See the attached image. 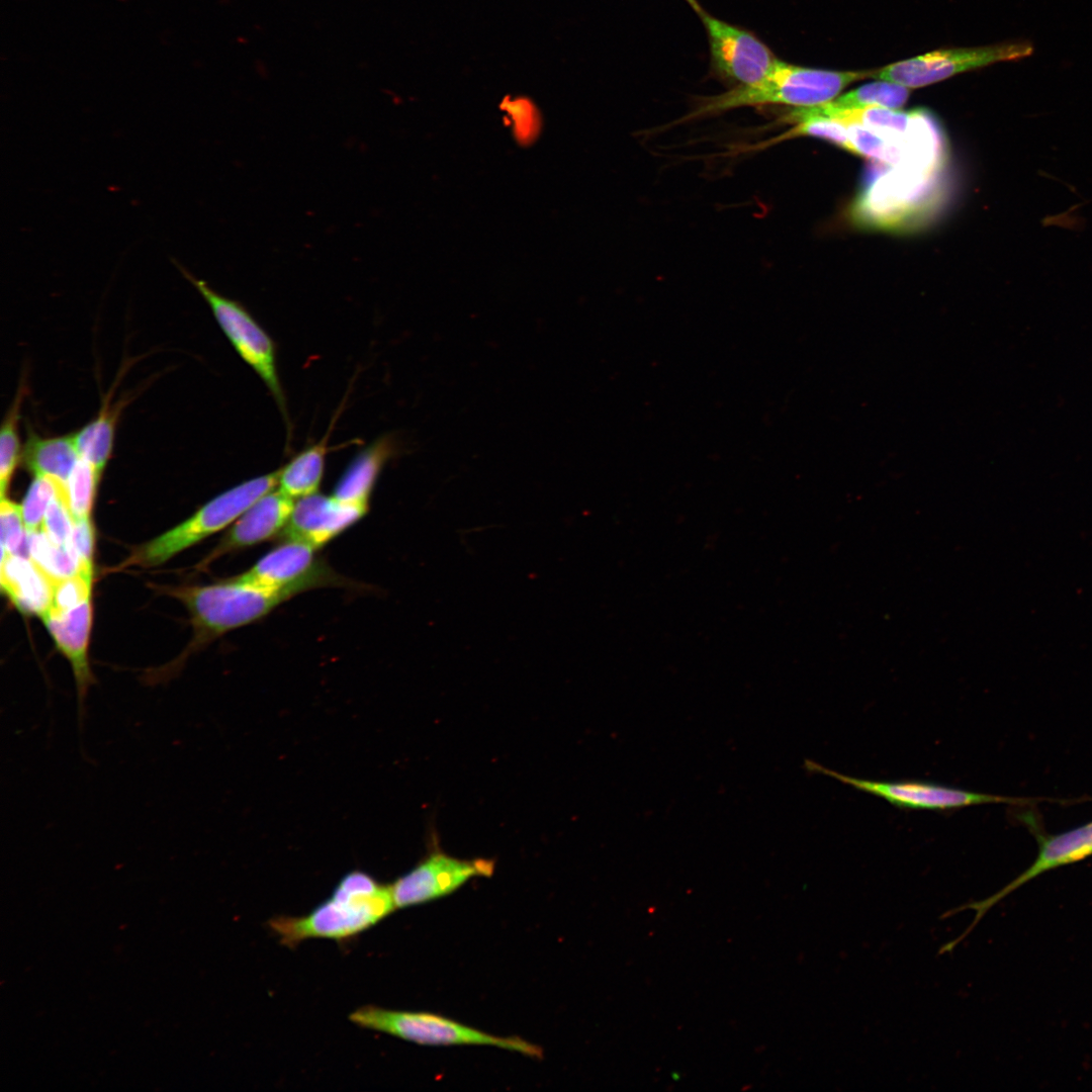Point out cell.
<instances>
[{
  "mask_svg": "<svg viewBox=\"0 0 1092 1092\" xmlns=\"http://www.w3.org/2000/svg\"><path fill=\"white\" fill-rule=\"evenodd\" d=\"M349 1019L368 1028L423 1045H485L541 1059L542 1049L517 1036L502 1037L464 1025L450 1018L428 1013L388 1010L363 1006Z\"/></svg>",
  "mask_w": 1092,
  "mask_h": 1092,
  "instance_id": "cell-3",
  "label": "cell"
},
{
  "mask_svg": "<svg viewBox=\"0 0 1092 1092\" xmlns=\"http://www.w3.org/2000/svg\"><path fill=\"white\" fill-rule=\"evenodd\" d=\"M278 470L246 480L216 495L184 523L143 545L132 557L142 566L159 565L234 523L257 499L277 486Z\"/></svg>",
  "mask_w": 1092,
  "mask_h": 1092,
  "instance_id": "cell-5",
  "label": "cell"
},
{
  "mask_svg": "<svg viewBox=\"0 0 1092 1092\" xmlns=\"http://www.w3.org/2000/svg\"><path fill=\"white\" fill-rule=\"evenodd\" d=\"M66 483L49 476H36L21 506L23 522L28 533L41 530L46 512Z\"/></svg>",
  "mask_w": 1092,
  "mask_h": 1092,
  "instance_id": "cell-25",
  "label": "cell"
},
{
  "mask_svg": "<svg viewBox=\"0 0 1092 1092\" xmlns=\"http://www.w3.org/2000/svg\"><path fill=\"white\" fill-rule=\"evenodd\" d=\"M91 580L82 573L54 580L52 608L67 611L90 600Z\"/></svg>",
  "mask_w": 1092,
  "mask_h": 1092,
  "instance_id": "cell-28",
  "label": "cell"
},
{
  "mask_svg": "<svg viewBox=\"0 0 1092 1092\" xmlns=\"http://www.w3.org/2000/svg\"><path fill=\"white\" fill-rule=\"evenodd\" d=\"M490 859H461L440 850L431 852L408 873L390 885L396 908H405L445 897L475 877L493 873Z\"/></svg>",
  "mask_w": 1092,
  "mask_h": 1092,
  "instance_id": "cell-12",
  "label": "cell"
},
{
  "mask_svg": "<svg viewBox=\"0 0 1092 1092\" xmlns=\"http://www.w3.org/2000/svg\"><path fill=\"white\" fill-rule=\"evenodd\" d=\"M22 394L20 391L6 415L0 433V493L6 497L11 478L20 459L18 417Z\"/></svg>",
  "mask_w": 1092,
  "mask_h": 1092,
  "instance_id": "cell-24",
  "label": "cell"
},
{
  "mask_svg": "<svg viewBox=\"0 0 1092 1092\" xmlns=\"http://www.w3.org/2000/svg\"><path fill=\"white\" fill-rule=\"evenodd\" d=\"M369 507L343 502L318 491L294 502L289 521L280 535L307 543L316 549L360 521Z\"/></svg>",
  "mask_w": 1092,
  "mask_h": 1092,
  "instance_id": "cell-13",
  "label": "cell"
},
{
  "mask_svg": "<svg viewBox=\"0 0 1092 1092\" xmlns=\"http://www.w3.org/2000/svg\"><path fill=\"white\" fill-rule=\"evenodd\" d=\"M394 441L383 436L360 451L339 478L333 494L346 503L367 506L380 473L394 453Z\"/></svg>",
  "mask_w": 1092,
  "mask_h": 1092,
  "instance_id": "cell-17",
  "label": "cell"
},
{
  "mask_svg": "<svg viewBox=\"0 0 1092 1092\" xmlns=\"http://www.w3.org/2000/svg\"><path fill=\"white\" fill-rule=\"evenodd\" d=\"M699 15L709 39L711 67L720 78L737 86H750L762 81L779 62L752 32L704 10Z\"/></svg>",
  "mask_w": 1092,
  "mask_h": 1092,
  "instance_id": "cell-11",
  "label": "cell"
},
{
  "mask_svg": "<svg viewBox=\"0 0 1092 1092\" xmlns=\"http://www.w3.org/2000/svg\"><path fill=\"white\" fill-rule=\"evenodd\" d=\"M0 521L2 553L23 556L28 539L26 540L25 536L21 506L6 497L1 498Z\"/></svg>",
  "mask_w": 1092,
  "mask_h": 1092,
  "instance_id": "cell-26",
  "label": "cell"
},
{
  "mask_svg": "<svg viewBox=\"0 0 1092 1092\" xmlns=\"http://www.w3.org/2000/svg\"><path fill=\"white\" fill-rule=\"evenodd\" d=\"M21 456L25 467L34 477L49 476L64 483L80 459L73 435L51 438L31 435Z\"/></svg>",
  "mask_w": 1092,
  "mask_h": 1092,
  "instance_id": "cell-18",
  "label": "cell"
},
{
  "mask_svg": "<svg viewBox=\"0 0 1092 1092\" xmlns=\"http://www.w3.org/2000/svg\"><path fill=\"white\" fill-rule=\"evenodd\" d=\"M115 422L116 413L104 407L96 419L73 434L80 458L91 463L101 473L112 452Z\"/></svg>",
  "mask_w": 1092,
  "mask_h": 1092,
  "instance_id": "cell-20",
  "label": "cell"
},
{
  "mask_svg": "<svg viewBox=\"0 0 1092 1092\" xmlns=\"http://www.w3.org/2000/svg\"><path fill=\"white\" fill-rule=\"evenodd\" d=\"M1024 823L1031 827L1030 831L1037 841L1038 851L1035 859L1025 871L992 896L960 905L941 916V918H946L967 909L975 911V918L970 926L958 938L948 942L951 948H954L971 933L994 905L1016 889L1049 871L1081 861L1092 855V821L1058 834L1042 833L1037 829L1034 821L1029 822L1024 819Z\"/></svg>",
  "mask_w": 1092,
  "mask_h": 1092,
  "instance_id": "cell-10",
  "label": "cell"
},
{
  "mask_svg": "<svg viewBox=\"0 0 1092 1092\" xmlns=\"http://www.w3.org/2000/svg\"><path fill=\"white\" fill-rule=\"evenodd\" d=\"M1033 52V44L1025 39L978 48L938 50L872 71L870 77L907 88H919L996 63L1025 59Z\"/></svg>",
  "mask_w": 1092,
  "mask_h": 1092,
  "instance_id": "cell-7",
  "label": "cell"
},
{
  "mask_svg": "<svg viewBox=\"0 0 1092 1092\" xmlns=\"http://www.w3.org/2000/svg\"><path fill=\"white\" fill-rule=\"evenodd\" d=\"M171 261L204 298L239 356L264 382L286 417L285 396L278 375L276 346L272 338L241 302L220 294L206 281L196 278L174 258Z\"/></svg>",
  "mask_w": 1092,
  "mask_h": 1092,
  "instance_id": "cell-6",
  "label": "cell"
},
{
  "mask_svg": "<svg viewBox=\"0 0 1092 1092\" xmlns=\"http://www.w3.org/2000/svg\"><path fill=\"white\" fill-rule=\"evenodd\" d=\"M293 506L294 499L280 490L267 492L234 522L206 562L280 536L289 521Z\"/></svg>",
  "mask_w": 1092,
  "mask_h": 1092,
  "instance_id": "cell-14",
  "label": "cell"
},
{
  "mask_svg": "<svg viewBox=\"0 0 1092 1092\" xmlns=\"http://www.w3.org/2000/svg\"><path fill=\"white\" fill-rule=\"evenodd\" d=\"M68 544L80 560L82 573L92 576L94 529L90 518L78 521L74 520Z\"/></svg>",
  "mask_w": 1092,
  "mask_h": 1092,
  "instance_id": "cell-29",
  "label": "cell"
},
{
  "mask_svg": "<svg viewBox=\"0 0 1092 1092\" xmlns=\"http://www.w3.org/2000/svg\"><path fill=\"white\" fill-rule=\"evenodd\" d=\"M202 640L255 623L292 598L286 592L230 580L179 592Z\"/></svg>",
  "mask_w": 1092,
  "mask_h": 1092,
  "instance_id": "cell-4",
  "label": "cell"
},
{
  "mask_svg": "<svg viewBox=\"0 0 1092 1092\" xmlns=\"http://www.w3.org/2000/svg\"><path fill=\"white\" fill-rule=\"evenodd\" d=\"M74 518L70 510L66 484L51 502L41 530L57 545H67L72 533Z\"/></svg>",
  "mask_w": 1092,
  "mask_h": 1092,
  "instance_id": "cell-27",
  "label": "cell"
},
{
  "mask_svg": "<svg viewBox=\"0 0 1092 1092\" xmlns=\"http://www.w3.org/2000/svg\"><path fill=\"white\" fill-rule=\"evenodd\" d=\"M685 1H686V2H688V3H689V5H690V6H691V7H692V8H693V9H694V10H695V11H696V12H697L698 14H700V13H701V12L703 11L702 7L700 6V4L698 3V1H697V0H685Z\"/></svg>",
  "mask_w": 1092,
  "mask_h": 1092,
  "instance_id": "cell-30",
  "label": "cell"
},
{
  "mask_svg": "<svg viewBox=\"0 0 1092 1092\" xmlns=\"http://www.w3.org/2000/svg\"><path fill=\"white\" fill-rule=\"evenodd\" d=\"M60 651L70 661L78 695L80 722L84 714V699L94 677L88 659V641L92 619L90 600L67 611L51 608L41 617Z\"/></svg>",
  "mask_w": 1092,
  "mask_h": 1092,
  "instance_id": "cell-15",
  "label": "cell"
},
{
  "mask_svg": "<svg viewBox=\"0 0 1092 1092\" xmlns=\"http://www.w3.org/2000/svg\"><path fill=\"white\" fill-rule=\"evenodd\" d=\"M909 97V88L897 83L878 80L842 94L824 103L832 110L862 109L869 107L901 108Z\"/></svg>",
  "mask_w": 1092,
  "mask_h": 1092,
  "instance_id": "cell-21",
  "label": "cell"
},
{
  "mask_svg": "<svg viewBox=\"0 0 1092 1092\" xmlns=\"http://www.w3.org/2000/svg\"><path fill=\"white\" fill-rule=\"evenodd\" d=\"M101 474L84 459L80 458L76 463L66 482L68 502L75 521L90 518Z\"/></svg>",
  "mask_w": 1092,
  "mask_h": 1092,
  "instance_id": "cell-23",
  "label": "cell"
},
{
  "mask_svg": "<svg viewBox=\"0 0 1092 1092\" xmlns=\"http://www.w3.org/2000/svg\"><path fill=\"white\" fill-rule=\"evenodd\" d=\"M872 71H829L788 64L779 60L771 72L750 86H736L703 98L682 121L727 110L760 105L811 107L836 98L849 84L870 77Z\"/></svg>",
  "mask_w": 1092,
  "mask_h": 1092,
  "instance_id": "cell-1",
  "label": "cell"
},
{
  "mask_svg": "<svg viewBox=\"0 0 1092 1092\" xmlns=\"http://www.w3.org/2000/svg\"><path fill=\"white\" fill-rule=\"evenodd\" d=\"M317 550L307 543L285 539L235 577L292 597L317 587L345 584L342 576L317 556Z\"/></svg>",
  "mask_w": 1092,
  "mask_h": 1092,
  "instance_id": "cell-9",
  "label": "cell"
},
{
  "mask_svg": "<svg viewBox=\"0 0 1092 1092\" xmlns=\"http://www.w3.org/2000/svg\"><path fill=\"white\" fill-rule=\"evenodd\" d=\"M396 909L390 885L373 893L354 892L340 886L330 899L304 916H276L269 928L280 942L295 947L309 938L342 940L370 928Z\"/></svg>",
  "mask_w": 1092,
  "mask_h": 1092,
  "instance_id": "cell-2",
  "label": "cell"
},
{
  "mask_svg": "<svg viewBox=\"0 0 1092 1092\" xmlns=\"http://www.w3.org/2000/svg\"><path fill=\"white\" fill-rule=\"evenodd\" d=\"M28 547L30 559L54 580L82 573L80 560L70 545L55 544L42 530L28 534Z\"/></svg>",
  "mask_w": 1092,
  "mask_h": 1092,
  "instance_id": "cell-22",
  "label": "cell"
},
{
  "mask_svg": "<svg viewBox=\"0 0 1092 1092\" xmlns=\"http://www.w3.org/2000/svg\"><path fill=\"white\" fill-rule=\"evenodd\" d=\"M2 590L17 609L40 618L53 606L54 579L32 559L2 553Z\"/></svg>",
  "mask_w": 1092,
  "mask_h": 1092,
  "instance_id": "cell-16",
  "label": "cell"
},
{
  "mask_svg": "<svg viewBox=\"0 0 1092 1092\" xmlns=\"http://www.w3.org/2000/svg\"><path fill=\"white\" fill-rule=\"evenodd\" d=\"M806 765L810 770L831 777L903 809L944 811L973 805L1009 804L1022 806L1042 801V799L1037 801L1029 798L978 793L928 782H884L857 779L829 769L811 760H807Z\"/></svg>",
  "mask_w": 1092,
  "mask_h": 1092,
  "instance_id": "cell-8",
  "label": "cell"
},
{
  "mask_svg": "<svg viewBox=\"0 0 1092 1092\" xmlns=\"http://www.w3.org/2000/svg\"><path fill=\"white\" fill-rule=\"evenodd\" d=\"M327 440L306 447L278 469V490L292 499L318 491L325 473Z\"/></svg>",
  "mask_w": 1092,
  "mask_h": 1092,
  "instance_id": "cell-19",
  "label": "cell"
}]
</instances>
